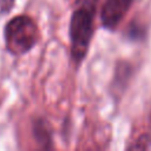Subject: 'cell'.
<instances>
[{
    "mask_svg": "<svg viewBox=\"0 0 151 151\" xmlns=\"http://www.w3.org/2000/svg\"><path fill=\"white\" fill-rule=\"evenodd\" d=\"M147 35V28L144 24L132 20L124 31V38L132 42H140L146 39Z\"/></svg>",
    "mask_w": 151,
    "mask_h": 151,
    "instance_id": "8992f818",
    "label": "cell"
},
{
    "mask_svg": "<svg viewBox=\"0 0 151 151\" xmlns=\"http://www.w3.org/2000/svg\"><path fill=\"white\" fill-rule=\"evenodd\" d=\"M136 73V65L126 59H118L116 61L112 79L109 85V92L114 103H119L125 96Z\"/></svg>",
    "mask_w": 151,
    "mask_h": 151,
    "instance_id": "277c9868",
    "label": "cell"
},
{
    "mask_svg": "<svg viewBox=\"0 0 151 151\" xmlns=\"http://www.w3.org/2000/svg\"><path fill=\"white\" fill-rule=\"evenodd\" d=\"M17 0H0V18L8 15L15 7Z\"/></svg>",
    "mask_w": 151,
    "mask_h": 151,
    "instance_id": "ba28073f",
    "label": "cell"
},
{
    "mask_svg": "<svg viewBox=\"0 0 151 151\" xmlns=\"http://www.w3.org/2000/svg\"><path fill=\"white\" fill-rule=\"evenodd\" d=\"M126 150H149L151 149V133L143 132L136 137L133 142L125 146Z\"/></svg>",
    "mask_w": 151,
    "mask_h": 151,
    "instance_id": "52a82bcc",
    "label": "cell"
},
{
    "mask_svg": "<svg viewBox=\"0 0 151 151\" xmlns=\"http://www.w3.org/2000/svg\"><path fill=\"white\" fill-rule=\"evenodd\" d=\"M2 35L5 51L14 58H21L33 51L40 42L41 31L32 15L21 13L5 22Z\"/></svg>",
    "mask_w": 151,
    "mask_h": 151,
    "instance_id": "7a4b0ae2",
    "label": "cell"
},
{
    "mask_svg": "<svg viewBox=\"0 0 151 151\" xmlns=\"http://www.w3.org/2000/svg\"><path fill=\"white\" fill-rule=\"evenodd\" d=\"M31 132L37 147L40 150L55 149L53 140V129L44 116H37L31 122Z\"/></svg>",
    "mask_w": 151,
    "mask_h": 151,
    "instance_id": "5b68a950",
    "label": "cell"
},
{
    "mask_svg": "<svg viewBox=\"0 0 151 151\" xmlns=\"http://www.w3.org/2000/svg\"><path fill=\"white\" fill-rule=\"evenodd\" d=\"M136 0H99L98 20L107 32H116L134 5Z\"/></svg>",
    "mask_w": 151,
    "mask_h": 151,
    "instance_id": "3957f363",
    "label": "cell"
},
{
    "mask_svg": "<svg viewBox=\"0 0 151 151\" xmlns=\"http://www.w3.org/2000/svg\"><path fill=\"white\" fill-rule=\"evenodd\" d=\"M99 0H73L68 20L70 63L79 71L87 58L97 29Z\"/></svg>",
    "mask_w": 151,
    "mask_h": 151,
    "instance_id": "6da1fadb",
    "label": "cell"
}]
</instances>
